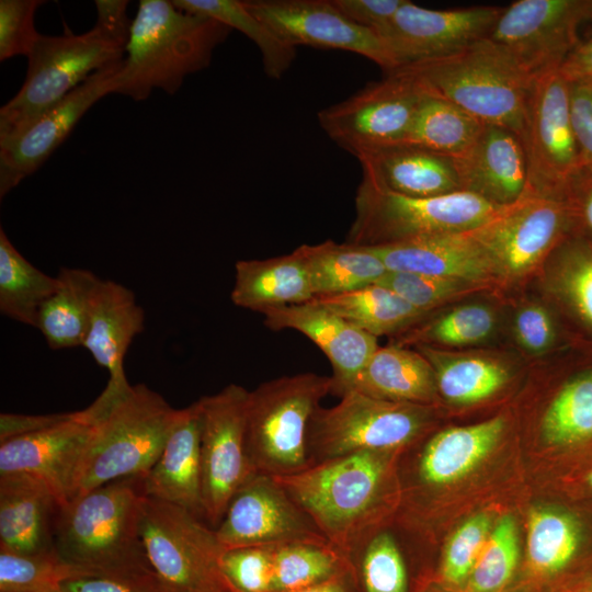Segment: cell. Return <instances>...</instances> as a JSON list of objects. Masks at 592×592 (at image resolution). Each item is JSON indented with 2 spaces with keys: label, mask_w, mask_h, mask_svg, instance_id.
<instances>
[{
  "label": "cell",
  "mask_w": 592,
  "mask_h": 592,
  "mask_svg": "<svg viewBox=\"0 0 592 592\" xmlns=\"http://www.w3.org/2000/svg\"><path fill=\"white\" fill-rule=\"evenodd\" d=\"M274 331L296 330L309 338L327 356L333 369V392L352 389L362 369L377 350V338L354 327L316 300L273 308L263 314Z\"/></svg>",
  "instance_id": "7402d4cb"
},
{
  "label": "cell",
  "mask_w": 592,
  "mask_h": 592,
  "mask_svg": "<svg viewBox=\"0 0 592 592\" xmlns=\"http://www.w3.org/2000/svg\"><path fill=\"white\" fill-rule=\"evenodd\" d=\"M92 576L55 549L30 555L0 550V592L58 591L68 581Z\"/></svg>",
  "instance_id": "b9f144b4"
},
{
  "label": "cell",
  "mask_w": 592,
  "mask_h": 592,
  "mask_svg": "<svg viewBox=\"0 0 592 592\" xmlns=\"http://www.w3.org/2000/svg\"><path fill=\"white\" fill-rule=\"evenodd\" d=\"M363 180L408 197H432L463 191L454 158L408 143L376 148L356 157Z\"/></svg>",
  "instance_id": "d4e9b609"
},
{
  "label": "cell",
  "mask_w": 592,
  "mask_h": 592,
  "mask_svg": "<svg viewBox=\"0 0 592 592\" xmlns=\"http://www.w3.org/2000/svg\"><path fill=\"white\" fill-rule=\"evenodd\" d=\"M432 365L437 392L448 402L471 405L500 390L509 379L503 364L488 356L455 354L436 346L418 344Z\"/></svg>",
  "instance_id": "836d02e7"
},
{
  "label": "cell",
  "mask_w": 592,
  "mask_h": 592,
  "mask_svg": "<svg viewBox=\"0 0 592 592\" xmlns=\"http://www.w3.org/2000/svg\"><path fill=\"white\" fill-rule=\"evenodd\" d=\"M569 102L580 166H592V82H569Z\"/></svg>",
  "instance_id": "816d5d0a"
},
{
  "label": "cell",
  "mask_w": 592,
  "mask_h": 592,
  "mask_svg": "<svg viewBox=\"0 0 592 592\" xmlns=\"http://www.w3.org/2000/svg\"><path fill=\"white\" fill-rule=\"evenodd\" d=\"M469 234L489 255L499 278H516L573 234V220L565 197L527 192Z\"/></svg>",
  "instance_id": "5bb4252c"
},
{
  "label": "cell",
  "mask_w": 592,
  "mask_h": 592,
  "mask_svg": "<svg viewBox=\"0 0 592 592\" xmlns=\"http://www.w3.org/2000/svg\"><path fill=\"white\" fill-rule=\"evenodd\" d=\"M314 300L375 338L401 334L429 316L379 284Z\"/></svg>",
  "instance_id": "d6a6232c"
},
{
  "label": "cell",
  "mask_w": 592,
  "mask_h": 592,
  "mask_svg": "<svg viewBox=\"0 0 592 592\" xmlns=\"http://www.w3.org/2000/svg\"><path fill=\"white\" fill-rule=\"evenodd\" d=\"M591 11L592 0H517L503 9L488 38L534 80L560 69Z\"/></svg>",
  "instance_id": "7c38bea8"
},
{
  "label": "cell",
  "mask_w": 592,
  "mask_h": 592,
  "mask_svg": "<svg viewBox=\"0 0 592 592\" xmlns=\"http://www.w3.org/2000/svg\"><path fill=\"white\" fill-rule=\"evenodd\" d=\"M503 208L467 191L408 197L378 190L362 180L346 242L376 247L415 237L471 231Z\"/></svg>",
  "instance_id": "ba28073f"
},
{
  "label": "cell",
  "mask_w": 592,
  "mask_h": 592,
  "mask_svg": "<svg viewBox=\"0 0 592 592\" xmlns=\"http://www.w3.org/2000/svg\"><path fill=\"white\" fill-rule=\"evenodd\" d=\"M58 287L57 276L34 266L0 228V311L18 322L36 328L43 304Z\"/></svg>",
  "instance_id": "e575fe53"
},
{
  "label": "cell",
  "mask_w": 592,
  "mask_h": 592,
  "mask_svg": "<svg viewBox=\"0 0 592 592\" xmlns=\"http://www.w3.org/2000/svg\"><path fill=\"white\" fill-rule=\"evenodd\" d=\"M246 7L288 45H310L362 55L387 72L398 68L375 32L348 19L332 0H246Z\"/></svg>",
  "instance_id": "e0dca14e"
},
{
  "label": "cell",
  "mask_w": 592,
  "mask_h": 592,
  "mask_svg": "<svg viewBox=\"0 0 592 592\" xmlns=\"http://www.w3.org/2000/svg\"><path fill=\"white\" fill-rule=\"evenodd\" d=\"M278 592H360V590L352 568L345 573L321 584L305 589Z\"/></svg>",
  "instance_id": "680465c9"
},
{
  "label": "cell",
  "mask_w": 592,
  "mask_h": 592,
  "mask_svg": "<svg viewBox=\"0 0 592 592\" xmlns=\"http://www.w3.org/2000/svg\"><path fill=\"white\" fill-rule=\"evenodd\" d=\"M145 328V311L128 287L101 278L92 298L89 330L83 342L95 362L109 372V382L87 411L104 414L130 389L124 357L134 338Z\"/></svg>",
  "instance_id": "ffe728a7"
},
{
  "label": "cell",
  "mask_w": 592,
  "mask_h": 592,
  "mask_svg": "<svg viewBox=\"0 0 592 592\" xmlns=\"http://www.w3.org/2000/svg\"><path fill=\"white\" fill-rule=\"evenodd\" d=\"M542 432L554 445H571L592 437V371L562 386L545 411Z\"/></svg>",
  "instance_id": "7bdbcfd3"
},
{
  "label": "cell",
  "mask_w": 592,
  "mask_h": 592,
  "mask_svg": "<svg viewBox=\"0 0 592 592\" xmlns=\"http://www.w3.org/2000/svg\"><path fill=\"white\" fill-rule=\"evenodd\" d=\"M58 287L43 304L36 328L53 350L83 346L93 294L101 280L86 269L62 267Z\"/></svg>",
  "instance_id": "1f68e13d"
},
{
  "label": "cell",
  "mask_w": 592,
  "mask_h": 592,
  "mask_svg": "<svg viewBox=\"0 0 592 592\" xmlns=\"http://www.w3.org/2000/svg\"><path fill=\"white\" fill-rule=\"evenodd\" d=\"M494 311L481 303L463 304L425 317L399 334L396 345L466 346L488 340L496 329Z\"/></svg>",
  "instance_id": "74e56055"
},
{
  "label": "cell",
  "mask_w": 592,
  "mask_h": 592,
  "mask_svg": "<svg viewBox=\"0 0 592 592\" xmlns=\"http://www.w3.org/2000/svg\"><path fill=\"white\" fill-rule=\"evenodd\" d=\"M491 519L478 513L466 520L447 539L443 549L440 574L451 584H460L468 577L490 534Z\"/></svg>",
  "instance_id": "7dc6e473"
},
{
  "label": "cell",
  "mask_w": 592,
  "mask_h": 592,
  "mask_svg": "<svg viewBox=\"0 0 592 592\" xmlns=\"http://www.w3.org/2000/svg\"><path fill=\"white\" fill-rule=\"evenodd\" d=\"M588 483L592 488V470L590 471V474L588 476Z\"/></svg>",
  "instance_id": "91938a15"
},
{
  "label": "cell",
  "mask_w": 592,
  "mask_h": 592,
  "mask_svg": "<svg viewBox=\"0 0 592 592\" xmlns=\"http://www.w3.org/2000/svg\"><path fill=\"white\" fill-rule=\"evenodd\" d=\"M397 69L482 124L505 127L522 138L533 80L488 37L454 54Z\"/></svg>",
  "instance_id": "5b68a950"
},
{
  "label": "cell",
  "mask_w": 592,
  "mask_h": 592,
  "mask_svg": "<svg viewBox=\"0 0 592 592\" xmlns=\"http://www.w3.org/2000/svg\"><path fill=\"white\" fill-rule=\"evenodd\" d=\"M230 294L234 305L264 314L315 298L304 260L297 248L289 254L239 260Z\"/></svg>",
  "instance_id": "f1b7e54d"
},
{
  "label": "cell",
  "mask_w": 592,
  "mask_h": 592,
  "mask_svg": "<svg viewBox=\"0 0 592 592\" xmlns=\"http://www.w3.org/2000/svg\"><path fill=\"white\" fill-rule=\"evenodd\" d=\"M513 333L519 345L531 354L547 352L556 341V327L549 311L536 303L525 304L515 311Z\"/></svg>",
  "instance_id": "f907efd6"
},
{
  "label": "cell",
  "mask_w": 592,
  "mask_h": 592,
  "mask_svg": "<svg viewBox=\"0 0 592 592\" xmlns=\"http://www.w3.org/2000/svg\"><path fill=\"white\" fill-rule=\"evenodd\" d=\"M185 12L202 14L238 30L260 49L265 73L281 78L296 56L295 47L282 41L274 31L257 18L240 0H172Z\"/></svg>",
  "instance_id": "8d00e7d4"
},
{
  "label": "cell",
  "mask_w": 592,
  "mask_h": 592,
  "mask_svg": "<svg viewBox=\"0 0 592 592\" xmlns=\"http://www.w3.org/2000/svg\"><path fill=\"white\" fill-rule=\"evenodd\" d=\"M217 539L225 549L329 544L274 477L255 473L231 498Z\"/></svg>",
  "instance_id": "2e32d148"
},
{
  "label": "cell",
  "mask_w": 592,
  "mask_h": 592,
  "mask_svg": "<svg viewBox=\"0 0 592 592\" xmlns=\"http://www.w3.org/2000/svg\"><path fill=\"white\" fill-rule=\"evenodd\" d=\"M47 592H65L62 589L58 591H47Z\"/></svg>",
  "instance_id": "94428289"
},
{
  "label": "cell",
  "mask_w": 592,
  "mask_h": 592,
  "mask_svg": "<svg viewBox=\"0 0 592 592\" xmlns=\"http://www.w3.org/2000/svg\"><path fill=\"white\" fill-rule=\"evenodd\" d=\"M319 407L308 429L310 466L361 451L401 452L431 423L429 406L395 402L350 390Z\"/></svg>",
  "instance_id": "9c48e42d"
},
{
  "label": "cell",
  "mask_w": 592,
  "mask_h": 592,
  "mask_svg": "<svg viewBox=\"0 0 592 592\" xmlns=\"http://www.w3.org/2000/svg\"><path fill=\"white\" fill-rule=\"evenodd\" d=\"M351 390L423 406H429L439 394L430 362L419 351L396 344L377 348Z\"/></svg>",
  "instance_id": "f546056e"
},
{
  "label": "cell",
  "mask_w": 592,
  "mask_h": 592,
  "mask_svg": "<svg viewBox=\"0 0 592 592\" xmlns=\"http://www.w3.org/2000/svg\"><path fill=\"white\" fill-rule=\"evenodd\" d=\"M388 287L418 310L430 312L487 285L413 272L387 271L376 283Z\"/></svg>",
  "instance_id": "bcb514c9"
},
{
  "label": "cell",
  "mask_w": 592,
  "mask_h": 592,
  "mask_svg": "<svg viewBox=\"0 0 592 592\" xmlns=\"http://www.w3.org/2000/svg\"><path fill=\"white\" fill-rule=\"evenodd\" d=\"M519 559V534L512 515H503L489 534L468 577L470 592H500Z\"/></svg>",
  "instance_id": "f6af8a7d"
},
{
  "label": "cell",
  "mask_w": 592,
  "mask_h": 592,
  "mask_svg": "<svg viewBox=\"0 0 592 592\" xmlns=\"http://www.w3.org/2000/svg\"><path fill=\"white\" fill-rule=\"evenodd\" d=\"M331 392L332 376L316 373L282 376L249 391L246 439L257 473L281 477L310 466L309 424Z\"/></svg>",
  "instance_id": "52a82bcc"
},
{
  "label": "cell",
  "mask_w": 592,
  "mask_h": 592,
  "mask_svg": "<svg viewBox=\"0 0 592 592\" xmlns=\"http://www.w3.org/2000/svg\"><path fill=\"white\" fill-rule=\"evenodd\" d=\"M503 9L433 10L406 0L379 36L399 68L454 54L487 38Z\"/></svg>",
  "instance_id": "ac0fdd59"
},
{
  "label": "cell",
  "mask_w": 592,
  "mask_h": 592,
  "mask_svg": "<svg viewBox=\"0 0 592 592\" xmlns=\"http://www.w3.org/2000/svg\"><path fill=\"white\" fill-rule=\"evenodd\" d=\"M399 452L361 451L274 477L328 543L351 561L379 531L394 499Z\"/></svg>",
  "instance_id": "6da1fadb"
},
{
  "label": "cell",
  "mask_w": 592,
  "mask_h": 592,
  "mask_svg": "<svg viewBox=\"0 0 592 592\" xmlns=\"http://www.w3.org/2000/svg\"><path fill=\"white\" fill-rule=\"evenodd\" d=\"M140 537L167 592H231L219 566L224 548L203 519L145 494Z\"/></svg>",
  "instance_id": "30bf717a"
},
{
  "label": "cell",
  "mask_w": 592,
  "mask_h": 592,
  "mask_svg": "<svg viewBox=\"0 0 592 592\" xmlns=\"http://www.w3.org/2000/svg\"><path fill=\"white\" fill-rule=\"evenodd\" d=\"M219 566L231 592H272V547L246 546L225 549Z\"/></svg>",
  "instance_id": "c3c4849f"
},
{
  "label": "cell",
  "mask_w": 592,
  "mask_h": 592,
  "mask_svg": "<svg viewBox=\"0 0 592 592\" xmlns=\"http://www.w3.org/2000/svg\"><path fill=\"white\" fill-rule=\"evenodd\" d=\"M70 415L71 412L49 414L2 412L0 414V443L45 430L68 419Z\"/></svg>",
  "instance_id": "9f6ffc18"
},
{
  "label": "cell",
  "mask_w": 592,
  "mask_h": 592,
  "mask_svg": "<svg viewBox=\"0 0 592 592\" xmlns=\"http://www.w3.org/2000/svg\"><path fill=\"white\" fill-rule=\"evenodd\" d=\"M43 0L0 1V60L31 54L41 35L34 24L36 10Z\"/></svg>",
  "instance_id": "681fc988"
},
{
  "label": "cell",
  "mask_w": 592,
  "mask_h": 592,
  "mask_svg": "<svg viewBox=\"0 0 592 592\" xmlns=\"http://www.w3.org/2000/svg\"><path fill=\"white\" fill-rule=\"evenodd\" d=\"M59 508L42 481L26 475H0V550L30 555L55 549Z\"/></svg>",
  "instance_id": "4316f807"
},
{
  "label": "cell",
  "mask_w": 592,
  "mask_h": 592,
  "mask_svg": "<svg viewBox=\"0 0 592 592\" xmlns=\"http://www.w3.org/2000/svg\"><path fill=\"white\" fill-rule=\"evenodd\" d=\"M551 253L550 288L592 331V240L572 234Z\"/></svg>",
  "instance_id": "ab89813d"
},
{
  "label": "cell",
  "mask_w": 592,
  "mask_h": 592,
  "mask_svg": "<svg viewBox=\"0 0 592 592\" xmlns=\"http://www.w3.org/2000/svg\"><path fill=\"white\" fill-rule=\"evenodd\" d=\"M272 592L305 589L352 569L348 557L330 544H288L272 547Z\"/></svg>",
  "instance_id": "f35d334b"
},
{
  "label": "cell",
  "mask_w": 592,
  "mask_h": 592,
  "mask_svg": "<svg viewBox=\"0 0 592 592\" xmlns=\"http://www.w3.org/2000/svg\"><path fill=\"white\" fill-rule=\"evenodd\" d=\"M129 34L99 22L82 34L41 35L18 93L0 109V143L56 106L91 75L124 59Z\"/></svg>",
  "instance_id": "8992f818"
},
{
  "label": "cell",
  "mask_w": 592,
  "mask_h": 592,
  "mask_svg": "<svg viewBox=\"0 0 592 592\" xmlns=\"http://www.w3.org/2000/svg\"><path fill=\"white\" fill-rule=\"evenodd\" d=\"M65 592H167L155 572L134 577L92 576L66 582Z\"/></svg>",
  "instance_id": "db71d44e"
},
{
  "label": "cell",
  "mask_w": 592,
  "mask_h": 592,
  "mask_svg": "<svg viewBox=\"0 0 592 592\" xmlns=\"http://www.w3.org/2000/svg\"><path fill=\"white\" fill-rule=\"evenodd\" d=\"M231 29L185 12L168 0H141L132 21L117 94L145 101L152 90L172 95L186 76L208 67Z\"/></svg>",
  "instance_id": "3957f363"
},
{
  "label": "cell",
  "mask_w": 592,
  "mask_h": 592,
  "mask_svg": "<svg viewBox=\"0 0 592 592\" xmlns=\"http://www.w3.org/2000/svg\"><path fill=\"white\" fill-rule=\"evenodd\" d=\"M332 1L348 19L379 35L388 26L396 12L406 0Z\"/></svg>",
  "instance_id": "11a10c76"
},
{
  "label": "cell",
  "mask_w": 592,
  "mask_h": 592,
  "mask_svg": "<svg viewBox=\"0 0 592 592\" xmlns=\"http://www.w3.org/2000/svg\"><path fill=\"white\" fill-rule=\"evenodd\" d=\"M92 425L81 410L72 411L50 428L0 443V475L33 477L64 505L70 499L75 471Z\"/></svg>",
  "instance_id": "44dd1931"
},
{
  "label": "cell",
  "mask_w": 592,
  "mask_h": 592,
  "mask_svg": "<svg viewBox=\"0 0 592 592\" xmlns=\"http://www.w3.org/2000/svg\"><path fill=\"white\" fill-rule=\"evenodd\" d=\"M565 200L573 220V234L592 240V166H580L567 182Z\"/></svg>",
  "instance_id": "f5cc1de1"
},
{
  "label": "cell",
  "mask_w": 592,
  "mask_h": 592,
  "mask_svg": "<svg viewBox=\"0 0 592 592\" xmlns=\"http://www.w3.org/2000/svg\"><path fill=\"white\" fill-rule=\"evenodd\" d=\"M387 73L384 80L318 113L326 134L355 157L403 143L428 93L414 77L401 69Z\"/></svg>",
  "instance_id": "8fae6325"
},
{
  "label": "cell",
  "mask_w": 592,
  "mask_h": 592,
  "mask_svg": "<svg viewBox=\"0 0 592 592\" xmlns=\"http://www.w3.org/2000/svg\"><path fill=\"white\" fill-rule=\"evenodd\" d=\"M483 124L442 98L426 93L403 143L456 157L466 151Z\"/></svg>",
  "instance_id": "d590c367"
},
{
  "label": "cell",
  "mask_w": 592,
  "mask_h": 592,
  "mask_svg": "<svg viewBox=\"0 0 592 592\" xmlns=\"http://www.w3.org/2000/svg\"><path fill=\"white\" fill-rule=\"evenodd\" d=\"M522 140L528 192L565 197L567 182L580 167V158L570 118L569 82L559 70L533 80Z\"/></svg>",
  "instance_id": "9a60e30c"
},
{
  "label": "cell",
  "mask_w": 592,
  "mask_h": 592,
  "mask_svg": "<svg viewBox=\"0 0 592 592\" xmlns=\"http://www.w3.org/2000/svg\"><path fill=\"white\" fill-rule=\"evenodd\" d=\"M369 248L388 271L464 280L487 286L499 280L489 255L469 231L415 237Z\"/></svg>",
  "instance_id": "cb8c5ba5"
},
{
  "label": "cell",
  "mask_w": 592,
  "mask_h": 592,
  "mask_svg": "<svg viewBox=\"0 0 592 592\" xmlns=\"http://www.w3.org/2000/svg\"><path fill=\"white\" fill-rule=\"evenodd\" d=\"M179 412L148 386H132L93 422L75 471L70 499L116 479L145 478Z\"/></svg>",
  "instance_id": "277c9868"
},
{
  "label": "cell",
  "mask_w": 592,
  "mask_h": 592,
  "mask_svg": "<svg viewBox=\"0 0 592 592\" xmlns=\"http://www.w3.org/2000/svg\"><path fill=\"white\" fill-rule=\"evenodd\" d=\"M351 563L360 592H411L406 558L386 528L376 533Z\"/></svg>",
  "instance_id": "ee69618b"
},
{
  "label": "cell",
  "mask_w": 592,
  "mask_h": 592,
  "mask_svg": "<svg viewBox=\"0 0 592 592\" xmlns=\"http://www.w3.org/2000/svg\"><path fill=\"white\" fill-rule=\"evenodd\" d=\"M123 60L91 75L22 133L0 143L1 197L48 159L93 104L117 92Z\"/></svg>",
  "instance_id": "d6986e66"
},
{
  "label": "cell",
  "mask_w": 592,
  "mask_h": 592,
  "mask_svg": "<svg viewBox=\"0 0 592 592\" xmlns=\"http://www.w3.org/2000/svg\"><path fill=\"white\" fill-rule=\"evenodd\" d=\"M577 521L560 511L536 509L527 524V559L540 574L562 570L574 557L580 545Z\"/></svg>",
  "instance_id": "60d3db41"
},
{
  "label": "cell",
  "mask_w": 592,
  "mask_h": 592,
  "mask_svg": "<svg viewBox=\"0 0 592 592\" xmlns=\"http://www.w3.org/2000/svg\"><path fill=\"white\" fill-rule=\"evenodd\" d=\"M249 390L229 384L198 399L202 413V489L204 517L216 528L240 487L257 471L247 449Z\"/></svg>",
  "instance_id": "4fadbf2b"
},
{
  "label": "cell",
  "mask_w": 592,
  "mask_h": 592,
  "mask_svg": "<svg viewBox=\"0 0 592 592\" xmlns=\"http://www.w3.org/2000/svg\"><path fill=\"white\" fill-rule=\"evenodd\" d=\"M144 478L116 479L77 496L58 511L54 548L102 577L152 573L140 537Z\"/></svg>",
  "instance_id": "7a4b0ae2"
},
{
  "label": "cell",
  "mask_w": 592,
  "mask_h": 592,
  "mask_svg": "<svg viewBox=\"0 0 592 592\" xmlns=\"http://www.w3.org/2000/svg\"><path fill=\"white\" fill-rule=\"evenodd\" d=\"M463 191L506 207L528 192L527 158L513 130L483 124L470 147L453 157Z\"/></svg>",
  "instance_id": "603a6c76"
},
{
  "label": "cell",
  "mask_w": 592,
  "mask_h": 592,
  "mask_svg": "<svg viewBox=\"0 0 592 592\" xmlns=\"http://www.w3.org/2000/svg\"><path fill=\"white\" fill-rule=\"evenodd\" d=\"M297 250L306 265L315 297L343 294L376 284L388 271L369 247L346 241L301 244Z\"/></svg>",
  "instance_id": "4dcf8cb0"
},
{
  "label": "cell",
  "mask_w": 592,
  "mask_h": 592,
  "mask_svg": "<svg viewBox=\"0 0 592 592\" xmlns=\"http://www.w3.org/2000/svg\"><path fill=\"white\" fill-rule=\"evenodd\" d=\"M504 426V419L496 417L434 433L415 458L417 485L425 489L440 488L465 477L493 451Z\"/></svg>",
  "instance_id": "83f0119b"
},
{
  "label": "cell",
  "mask_w": 592,
  "mask_h": 592,
  "mask_svg": "<svg viewBox=\"0 0 592 592\" xmlns=\"http://www.w3.org/2000/svg\"><path fill=\"white\" fill-rule=\"evenodd\" d=\"M202 413L198 399L180 409L158 459L144 478L147 497L182 506L204 519L202 489Z\"/></svg>",
  "instance_id": "484cf974"
},
{
  "label": "cell",
  "mask_w": 592,
  "mask_h": 592,
  "mask_svg": "<svg viewBox=\"0 0 592 592\" xmlns=\"http://www.w3.org/2000/svg\"><path fill=\"white\" fill-rule=\"evenodd\" d=\"M589 20L592 21V11ZM559 71L568 82H592V35L585 41L580 39Z\"/></svg>",
  "instance_id": "6f0895ef"
}]
</instances>
